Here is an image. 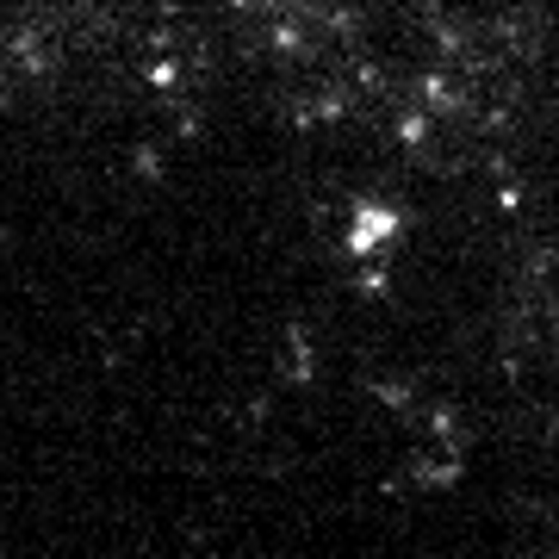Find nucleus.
<instances>
[{
    "mask_svg": "<svg viewBox=\"0 0 559 559\" xmlns=\"http://www.w3.org/2000/svg\"><path fill=\"white\" fill-rule=\"evenodd\" d=\"M385 237H391V211H373V206H367L361 218H354V237H349V243H354V249H373V243H385Z\"/></svg>",
    "mask_w": 559,
    "mask_h": 559,
    "instance_id": "nucleus-1",
    "label": "nucleus"
}]
</instances>
